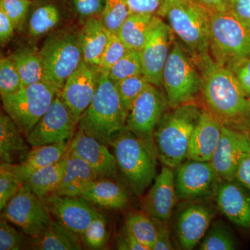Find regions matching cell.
Returning <instances> with one entry per match:
<instances>
[{
  "label": "cell",
  "mask_w": 250,
  "mask_h": 250,
  "mask_svg": "<svg viewBox=\"0 0 250 250\" xmlns=\"http://www.w3.org/2000/svg\"><path fill=\"white\" fill-rule=\"evenodd\" d=\"M202 75L201 93L209 111L225 126L248 135L250 112L248 98L236 77L208 56L196 62Z\"/></svg>",
  "instance_id": "6da1fadb"
},
{
  "label": "cell",
  "mask_w": 250,
  "mask_h": 250,
  "mask_svg": "<svg viewBox=\"0 0 250 250\" xmlns=\"http://www.w3.org/2000/svg\"><path fill=\"white\" fill-rule=\"evenodd\" d=\"M110 146L126 187L136 196L142 197L157 176L159 159L154 141L140 139L125 127Z\"/></svg>",
  "instance_id": "7a4b0ae2"
},
{
  "label": "cell",
  "mask_w": 250,
  "mask_h": 250,
  "mask_svg": "<svg viewBox=\"0 0 250 250\" xmlns=\"http://www.w3.org/2000/svg\"><path fill=\"white\" fill-rule=\"evenodd\" d=\"M156 14L178 38L195 62L209 53L210 14L194 0H164Z\"/></svg>",
  "instance_id": "3957f363"
},
{
  "label": "cell",
  "mask_w": 250,
  "mask_h": 250,
  "mask_svg": "<svg viewBox=\"0 0 250 250\" xmlns=\"http://www.w3.org/2000/svg\"><path fill=\"white\" fill-rule=\"evenodd\" d=\"M202 111L191 102L170 108L161 117L153 140L163 165L175 169L187 159L189 143Z\"/></svg>",
  "instance_id": "277c9868"
},
{
  "label": "cell",
  "mask_w": 250,
  "mask_h": 250,
  "mask_svg": "<svg viewBox=\"0 0 250 250\" xmlns=\"http://www.w3.org/2000/svg\"><path fill=\"white\" fill-rule=\"evenodd\" d=\"M128 113L122 103L115 82L102 72L95 96L79 121V129L106 146L126 127Z\"/></svg>",
  "instance_id": "5b68a950"
},
{
  "label": "cell",
  "mask_w": 250,
  "mask_h": 250,
  "mask_svg": "<svg viewBox=\"0 0 250 250\" xmlns=\"http://www.w3.org/2000/svg\"><path fill=\"white\" fill-rule=\"evenodd\" d=\"M39 52L43 62V82L62 91L83 60L80 31L67 29L52 33Z\"/></svg>",
  "instance_id": "8992f818"
},
{
  "label": "cell",
  "mask_w": 250,
  "mask_h": 250,
  "mask_svg": "<svg viewBox=\"0 0 250 250\" xmlns=\"http://www.w3.org/2000/svg\"><path fill=\"white\" fill-rule=\"evenodd\" d=\"M162 85L170 108L191 103L201 93L202 75L195 60L174 41L163 71Z\"/></svg>",
  "instance_id": "52a82bcc"
},
{
  "label": "cell",
  "mask_w": 250,
  "mask_h": 250,
  "mask_svg": "<svg viewBox=\"0 0 250 250\" xmlns=\"http://www.w3.org/2000/svg\"><path fill=\"white\" fill-rule=\"evenodd\" d=\"M209 53L224 67L236 59L250 58V31L229 11L210 14Z\"/></svg>",
  "instance_id": "ba28073f"
},
{
  "label": "cell",
  "mask_w": 250,
  "mask_h": 250,
  "mask_svg": "<svg viewBox=\"0 0 250 250\" xmlns=\"http://www.w3.org/2000/svg\"><path fill=\"white\" fill-rule=\"evenodd\" d=\"M61 91L45 82L23 86L1 98L2 107L26 135L43 116Z\"/></svg>",
  "instance_id": "9c48e42d"
},
{
  "label": "cell",
  "mask_w": 250,
  "mask_h": 250,
  "mask_svg": "<svg viewBox=\"0 0 250 250\" xmlns=\"http://www.w3.org/2000/svg\"><path fill=\"white\" fill-rule=\"evenodd\" d=\"M1 218L30 237L43 233L53 221L43 199L24 184L1 210Z\"/></svg>",
  "instance_id": "30bf717a"
},
{
  "label": "cell",
  "mask_w": 250,
  "mask_h": 250,
  "mask_svg": "<svg viewBox=\"0 0 250 250\" xmlns=\"http://www.w3.org/2000/svg\"><path fill=\"white\" fill-rule=\"evenodd\" d=\"M216 213L215 205L208 198L181 202L174 220L179 249H194L203 239Z\"/></svg>",
  "instance_id": "8fae6325"
},
{
  "label": "cell",
  "mask_w": 250,
  "mask_h": 250,
  "mask_svg": "<svg viewBox=\"0 0 250 250\" xmlns=\"http://www.w3.org/2000/svg\"><path fill=\"white\" fill-rule=\"evenodd\" d=\"M78 124L59 93L43 116L25 135L26 140L31 147L70 142Z\"/></svg>",
  "instance_id": "7c38bea8"
},
{
  "label": "cell",
  "mask_w": 250,
  "mask_h": 250,
  "mask_svg": "<svg viewBox=\"0 0 250 250\" xmlns=\"http://www.w3.org/2000/svg\"><path fill=\"white\" fill-rule=\"evenodd\" d=\"M220 180L210 161L187 159L174 169L176 194L180 202L212 197Z\"/></svg>",
  "instance_id": "4fadbf2b"
},
{
  "label": "cell",
  "mask_w": 250,
  "mask_h": 250,
  "mask_svg": "<svg viewBox=\"0 0 250 250\" xmlns=\"http://www.w3.org/2000/svg\"><path fill=\"white\" fill-rule=\"evenodd\" d=\"M168 107V101L164 94L158 87L148 83L130 108L126 129L140 139L154 141L156 126Z\"/></svg>",
  "instance_id": "5bb4252c"
},
{
  "label": "cell",
  "mask_w": 250,
  "mask_h": 250,
  "mask_svg": "<svg viewBox=\"0 0 250 250\" xmlns=\"http://www.w3.org/2000/svg\"><path fill=\"white\" fill-rule=\"evenodd\" d=\"M101 74L100 67L83 60L60 92L62 100L78 123L95 96Z\"/></svg>",
  "instance_id": "9a60e30c"
},
{
  "label": "cell",
  "mask_w": 250,
  "mask_h": 250,
  "mask_svg": "<svg viewBox=\"0 0 250 250\" xmlns=\"http://www.w3.org/2000/svg\"><path fill=\"white\" fill-rule=\"evenodd\" d=\"M43 200L56 220L79 237L100 213L95 206L81 197L52 193Z\"/></svg>",
  "instance_id": "2e32d148"
},
{
  "label": "cell",
  "mask_w": 250,
  "mask_h": 250,
  "mask_svg": "<svg viewBox=\"0 0 250 250\" xmlns=\"http://www.w3.org/2000/svg\"><path fill=\"white\" fill-rule=\"evenodd\" d=\"M173 31L160 19L141 51L143 75L151 84L162 85L163 71L174 39Z\"/></svg>",
  "instance_id": "e0dca14e"
},
{
  "label": "cell",
  "mask_w": 250,
  "mask_h": 250,
  "mask_svg": "<svg viewBox=\"0 0 250 250\" xmlns=\"http://www.w3.org/2000/svg\"><path fill=\"white\" fill-rule=\"evenodd\" d=\"M250 152L248 135L223 125L220 141L210 162L220 179L233 180L242 161Z\"/></svg>",
  "instance_id": "ac0fdd59"
},
{
  "label": "cell",
  "mask_w": 250,
  "mask_h": 250,
  "mask_svg": "<svg viewBox=\"0 0 250 250\" xmlns=\"http://www.w3.org/2000/svg\"><path fill=\"white\" fill-rule=\"evenodd\" d=\"M141 197L143 211L155 221L169 225L178 200L174 184V169L163 165L152 187Z\"/></svg>",
  "instance_id": "d6986e66"
},
{
  "label": "cell",
  "mask_w": 250,
  "mask_h": 250,
  "mask_svg": "<svg viewBox=\"0 0 250 250\" xmlns=\"http://www.w3.org/2000/svg\"><path fill=\"white\" fill-rule=\"evenodd\" d=\"M218 208L238 228L250 230V192L236 179H221L213 196Z\"/></svg>",
  "instance_id": "ffe728a7"
},
{
  "label": "cell",
  "mask_w": 250,
  "mask_h": 250,
  "mask_svg": "<svg viewBox=\"0 0 250 250\" xmlns=\"http://www.w3.org/2000/svg\"><path fill=\"white\" fill-rule=\"evenodd\" d=\"M69 150L85 161L98 174L99 179H116V157L108 146L79 129L70 143Z\"/></svg>",
  "instance_id": "44dd1931"
},
{
  "label": "cell",
  "mask_w": 250,
  "mask_h": 250,
  "mask_svg": "<svg viewBox=\"0 0 250 250\" xmlns=\"http://www.w3.org/2000/svg\"><path fill=\"white\" fill-rule=\"evenodd\" d=\"M223 125L209 111L203 109L189 143L187 159L211 161L220 141Z\"/></svg>",
  "instance_id": "7402d4cb"
},
{
  "label": "cell",
  "mask_w": 250,
  "mask_h": 250,
  "mask_svg": "<svg viewBox=\"0 0 250 250\" xmlns=\"http://www.w3.org/2000/svg\"><path fill=\"white\" fill-rule=\"evenodd\" d=\"M81 197L94 206L112 210L124 209L129 205V193L113 179H98L82 192Z\"/></svg>",
  "instance_id": "603a6c76"
},
{
  "label": "cell",
  "mask_w": 250,
  "mask_h": 250,
  "mask_svg": "<svg viewBox=\"0 0 250 250\" xmlns=\"http://www.w3.org/2000/svg\"><path fill=\"white\" fill-rule=\"evenodd\" d=\"M99 179L95 170L85 161L67 150L66 166L60 185L54 193L80 197L90 184Z\"/></svg>",
  "instance_id": "cb8c5ba5"
},
{
  "label": "cell",
  "mask_w": 250,
  "mask_h": 250,
  "mask_svg": "<svg viewBox=\"0 0 250 250\" xmlns=\"http://www.w3.org/2000/svg\"><path fill=\"white\" fill-rule=\"evenodd\" d=\"M23 133L4 111L0 114V160L1 163L18 164L24 160L30 151Z\"/></svg>",
  "instance_id": "d4e9b609"
},
{
  "label": "cell",
  "mask_w": 250,
  "mask_h": 250,
  "mask_svg": "<svg viewBox=\"0 0 250 250\" xmlns=\"http://www.w3.org/2000/svg\"><path fill=\"white\" fill-rule=\"evenodd\" d=\"M70 142L45 145L31 148L24 160L14 164L15 172L24 183L36 171L58 162L64 157L70 147Z\"/></svg>",
  "instance_id": "484cf974"
},
{
  "label": "cell",
  "mask_w": 250,
  "mask_h": 250,
  "mask_svg": "<svg viewBox=\"0 0 250 250\" xmlns=\"http://www.w3.org/2000/svg\"><path fill=\"white\" fill-rule=\"evenodd\" d=\"M160 19L154 14H131L117 34L128 49L141 52Z\"/></svg>",
  "instance_id": "4316f807"
},
{
  "label": "cell",
  "mask_w": 250,
  "mask_h": 250,
  "mask_svg": "<svg viewBox=\"0 0 250 250\" xmlns=\"http://www.w3.org/2000/svg\"><path fill=\"white\" fill-rule=\"evenodd\" d=\"M80 34L83 61L100 67L111 33L104 27L100 17H95L84 21Z\"/></svg>",
  "instance_id": "83f0119b"
},
{
  "label": "cell",
  "mask_w": 250,
  "mask_h": 250,
  "mask_svg": "<svg viewBox=\"0 0 250 250\" xmlns=\"http://www.w3.org/2000/svg\"><path fill=\"white\" fill-rule=\"evenodd\" d=\"M80 237L67 229L57 220H53L48 229L36 237H30L29 250H83Z\"/></svg>",
  "instance_id": "f1b7e54d"
},
{
  "label": "cell",
  "mask_w": 250,
  "mask_h": 250,
  "mask_svg": "<svg viewBox=\"0 0 250 250\" xmlns=\"http://www.w3.org/2000/svg\"><path fill=\"white\" fill-rule=\"evenodd\" d=\"M62 20V11L56 3L47 1L37 5L28 17V34L33 39H41L52 34L60 25Z\"/></svg>",
  "instance_id": "f546056e"
},
{
  "label": "cell",
  "mask_w": 250,
  "mask_h": 250,
  "mask_svg": "<svg viewBox=\"0 0 250 250\" xmlns=\"http://www.w3.org/2000/svg\"><path fill=\"white\" fill-rule=\"evenodd\" d=\"M66 160L67 153L58 162L36 171L22 184L42 199L54 193L63 177Z\"/></svg>",
  "instance_id": "4dcf8cb0"
},
{
  "label": "cell",
  "mask_w": 250,
  "mask_h": 250,
  "mask_svg": "<svg viewBox=\"0 0 250 250\" xmlns=\"http://www.w3.org/2000/svg\"><path fill=\"white\" fill-rule=\"evenodd\" d=\"M16 65L23 86L43 82L44 67L40 52L25 47L9 56Z\"/></svg>",
  "instance_id": "1f68e13d"
},
{
  "label": "cell",
  "mask_w": 250,
  "mask_h": 250,
  "mask_svg": "<svg viewBox=\"0 0 250 250\" xmlns=\"http://www.w3.org/2000/svg\"><path fill=\"white\" fill-rule=\"evenodd\" d=\"M125 226L148 250H152L157 228L155 222L149 215L143 210L131 212L125 219Z\"/></svg>",
  "instance_id": "d6a6232c"
},
{
  "label": "cell",
  "mask_w": 250,
  "mask_h": 250,
  "mask_svg": "<svg viewBox=\"0 0 250 250\" xmlns=\"http://www.w3.org/2000/svg\"><path fill=\"white\" fill-rule=\"evenodd\" d=\"M236 241L229 229L222 222L213 223L206 233L200 250H233Z\"/></svg>",
  "instance_id": "836d02e7"
},
{
  "label": "cell",
  "mask_w": 250,
  "mask_h": 250,
  "mask_svg": "<svg viewBox=\"0 0 250 250\" xmlns=\"http://www.w3.org/2000/svg\"><path fill=\"white\" fill-rule=\"evenodd\" d=\"M131 14L127 0H106L100 16L105 29L111 34H118L123 23Z\"/></svg>",
  "instance_id": "e575fe53"
},
{
  "label": "cell",
  "mask_w": 250,
  "mask_h": 250,
  "mask_svg": "<svg viewBox=\"0 0 250 250\" xmlns=\"http://www.w3.org/2000/svg\"><path fill=\"white\" fill-rule=\"evenodd\" d=\"M83 249L100 250L106 249L108 235L107 220L102 213H99L89 226L81 235Z\"/></svg>",
  "instance_id": "d590c367"
},
{
  "label": "cell",
  "mask_w": 250,
  "mask_h": 250,
  "mask_svg": "<svg viewBox=\"0 0 250 250\" xmlns=\"http://www.w3.org/2000/svg\"><path fill=\"white\" fill-rule=\"evenodd\" d=\"M141 74H143V66L141 52L129 49L112 67L108 76L113 82H116Z\"/></svg>",
  "instance_id": "8d00e7d4"
},
{
  "label": "cell",
  "mask_w": 250,
  "mask_h": 250,
  "mask_svg": "<svg viewBox=\"0 0 250 250\" xmlns=\"http://www.w3.org/2000/svg\"><path fill=\"white\" fill-rule=\"evenodd\" d=\"M148 83L149 82L143 74L115 82L122 103L127 113L135 100L142 93Z\"/></svg>",
  "instance_id": "74e56055"
},
{
  "label": "cell",
  "mask_w": 250,
  "mask_h": 250,
  "mask_svg": "<svg viewBox=\"0 0 250 250\" xmlns=\"http://www.w3.org/2000/svg\"><path fill=\"white\" fill-rule=\"evenodd\" d=\"M22 183L15 172L14 164L1 163L0 165V210H2L22 187Z\"/></svg>",
  "instance_id": "f35d334b"
},
{
  "label": "cell",
  "mask_w": 250,
  "mask_h": 250,
  "mask_svg": "<svg viewBox=\"0 0 250 250\" xmlns=\"http://www.w3.org/2000/svg\"><path fill=\"white\" fill-rule=\"evenodd\" d=\"M23 87L22 80L11 59L1 57L0 60V95L1 98L16 93Z\"/></svg>",
  "instance_id": "ab89813d"
},
{
  "label": "cell",
  "mask_w": 250,
  "mask_h": 250,
  "mask_svg": "<svg viewBox=\"0 0 250 250\" xmlns=\"http://www.w3.org/2000/svg\"><path fill=\"white\" fill-rule=\"evenodd\" d=\"M4 219L0 220V250H29L30 236L19 231Z\"/></svg>",
  "instance_id": "60d3db41"
},
{
  "label": "cell",
  "mask_w": 250,
  "mask_h": 250,
  "mask_svg": "<svg viewBox=\"0 0 250 250\" xmlns=\"http://www.w3.org/2000/svg\"><path fill=\"white\" fill-rule=\"evenodd\" d=\"M31 5V0H0V9L4 10L18 31H22L27 24Z\"/></svg>",
  "instance_id": "b9f144b4"
},
{
  "label": "cell",
  "mask_w": 250,
  "mask_h": 250,
  "mask_svg": "<svg viewBox=\"0 0 250 250\" xmlns=\"http://www.w3.org/2000/svg\"><path fill=\"white\" fill-rule=\"evenodd\" d=\"M129 49L125 46L117 34H111L103 57L100 68L102 72H109L112 67L128 52Z\"/></svg>",
  "instance_id": "7bdbcfd3"
},
{
  "label": "cell",
  "mask_w": 250,
  "mask_h": 250,
  "mask_svg": "<svg viewBox=\"0 0 250 250\" xmlns=\"http://www.w3.org/2000/svg\"><path fill=\"white\" fill-rule=\"evenodd\" d=\"M236 77L247 98L250 97V58L243 57L233 61L226 67Z\"/></svg>",
  "instance_id": "ee69618b"
},
{
  "label": "cell",
  "mask_w": 250,
  "mask_h": 250,
  "mask_svg": "<svg viewBox=\"0 0 250 250\" xmlns=\"http://www.w3.org/2000/svg\"><path fill=\"white\" fill-rule=\"evenodd\" d=\"M74 12L83 21L100 17L104 8L106 0H70Z\"/></svg>",
  "instance_id": "f6af8a7d"
},
{
  "label": "cell",
  "mask_w": 250,
  "mask_h": 250,
  "mask_svg": "<svg viewBox=\"0 0 250 250\" xmlns=\"http://www.w3.org/2000/svg\"><path fill=\"white\" fill-rule=\"evenodd\" d=\"M228 11L250 31V0H229Z\"/></svg>",
  "instance_id": "bcb514c9"
},
{
  "label": "cell",
  "mask_w": 250,
  "mask_h": 250,
  "mask_svg": "<svg viewBox=\"0 0 250 250\" xmlns=\"http://www.w3.org/2000/svg\"><path fill=\"white\" fill-rule=\"evenodd\" d=\"M116 248L121 250H149L125 226L117 238Z\"/></svg>",
  "instance_id": "7dc6e473"
},
{
  "label": "cell",
  "mask_w": 250,
  "mask_h": 250,
  "mask_svg": "<svg viewBox=\"0 0 250 250\" xmlns=\"http://www.w3.org/2000/svg\"><path fill=\"white\" fill-rule=\"evenodd\" d=\"M164 0H127L131 14H154Z\"/></svg>",
  "instance_id": "c3c4849f"
},
{
  "label": "cell",
  "mask_w": 250,
  "mask_h": 250,
  "mask_svg": "<svg viewBox=\"0 0 250 250\" xmlns=\"http://www.w3.org/2000/svg\"><path fill=\"white\" fill-rule=\"evenodd\" d=\"M155 222L157 233L155 243L153 246L152 250H174L172 241H171L170 231L169 225H166Z\"/></svg>",
  "instance_id": "681fc988"
},
{
  "label": "cell",
  "mask_w": 250,
  "mask_h": 250,
  "mask_svg": "<svg viewBox=\"0 0 250 250\" xmlns=\"http://www.w3.org/2000/svg\"><path fill=\"white\" fill-rule=\"evenodd\" d=\"M15 27L4 10L0 9V42L4 46L14 36Z\"/></svg>",
  "instance_id": "f907efd6"
},
{
  "label": "cell",
  "mask_w": 250,
  "mask_h": 250,
  "mask_svg": "<svg viewBox=\"0 0 250 250\" xmlns=\"http://www.w3.org/2000/svg\"><path fill=\"white\" fill-rule=\"evenodd\" d=\"M236 179L250 192V152L242 161L237 171Z\"/></svg>",
  "instance_id": "816d5d0a"
},
{
  "label": "cell",
  "mask_w": 250,
  "mask_h": 250,
  "mask_svg": "<svg viewBox=\"0 0 250 250\" xmlns=\"http://www.w3.org/2000/svg\"><path fill=\"white\" fill-rule=\"evenodd\" d=\"M205 7L210 14L228 11L229 0H194Z\"/></svg>",
  "instance_id": "f5cc1de1"
},
{
  "label": "cell",
  "mask_w": 250,
  "mask_h": 250,
  "mask_svg": "<svg viewBox=\"0 0 250 250\" xmlns=\"http://www.w3.org/2000/svg\"><path fill=\"white\" fill-rule=\"evenodd\" d=\"M248 108H249V111L250 112V97L248 98Z\"/></svg>",
  "instance_id": "db71d44e"
},
{
  "label": "cell",
  "mask_w": 250,
  "mask_h": 250,
  "mask_svg": "<svg viewBox=\"0 0 250 250\" xmlns=\"http://www.w3.org/2000/svg\"><path fill=\"white\" fill-rule=\"evenodd\" d=\"M248 136H249L250 139V129L249 130V132H248Z\"/></svg>",
  "instance_id": "11a10c76"
}]
</instances>
